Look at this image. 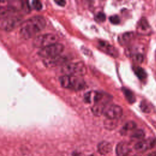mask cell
Returning <instances> with one entry per match:
<instances>
[{
    "label": "cell",
    "mask_w": 156,
    "mask_h": 156,
    "mask_svg": "<svg viewBox=\"0 0 156 156\" xmlns=\"http://www.w3.org/2000/svg\"><path fill=\"white\" fill-rule=\"evenodd\" d=\"M46 24V20L43 16L38 15L32 16L21 24L20 28V35L24 39L32 38L43 30Z\"/></svg>",
    "instance_id": "obj_1"
},
{
    "label": "cell",
    "mask_w": 156,
    "mask_h": 156,
    "mask_svg": "<svg viewBox=\"0 0 156 156\" xmlns=\"http://www.w3.org/2000/svg\"><path fill=\"white\" fill-rule=\"evenodd\" d=\"M59 82L63 88L76 91L82 90L85 86L84 80L79 76L63 75L60 77Z\"/></svg>",
    "instance_id": "obj_2"
},
{
    "label": "cell",
    "mask_w": 156,
    "mask_h": 156,
    "mask_svg": "<svg viewBox=\"0 0 156 156\" xmlns=\"http://www.w3.org/2000/svg\"><path fill=\"white\" fill-rule=\"evenodd\" d=\"M61 72L64 75L80 77L86 74L87 68L82 62L68 63L62 66Z\"/></svg>",
    "instance_id": "obj_3"
},
{
    "label": "cell",
    "mask_w": 156,
    "mask_h": 156,
    "mask_svg": "<svg viewBox=\"0 0 156 156\" xmlns=\"http://www.w3.org/2000/svg\"><path fill=\"white\" fill-rule=\"evenodd\" d=\"M64 46L62 44L56 43L40 49L38 54L44 58L48 59L58 56L62 52Z\"/></svg>",
    "instance_id": "obj_4"
},
{
    "label": "cell",
    "mask_w": 156,
    "mask_h": 156,
    "mask_svg": "<svg viewBox=\"0 0 156 156\" xmlns=\"http://www.w3.org/2000/svg\"><path fill=\"white\" fill-rule=\"evenodd\" d=\"M58 37L53 34H44L36 36L32 41L34 47L41 49L57 43Z\"/></svg>",
    "instance_id": "obj_5"
},
{
    "label": "cell",
    "mask_w": 156,
    "mask_h": 156,
    "mask_svg": "<svg viewBox=\"0 0 156 156\" xmlns=\"http://www.w3.org/2000/svg\"><path fill=\"white\" fill-rule=\"evenodd\" d=\"M111 97H108L107 94L98 91H88L84 95V101L86 103H104L107 104L108 99Z\"/></svg>",
    "instance_id": "obj_6"
},
{
    "label": "cell",
    "mask_w": 156,
    "mask_h": 156,
    "mask_svg": "<svg viewBox=\"0 0 156 156\" xmlns=\"http://www.w3.org/2000/svg\"><path fill=\"white\" fill-rule=\"evenodd\" d=\"M22 18L18 15H10L1 20V27L4 30L9 31L20 25Z\"/></svg>",
    "instance_id": "obj_7"
},
{
    "label": "cell",
    "mask_w": 156,
    "mask_h": 156,
    "mask_svg": "<svg viewBox=\"0 0 156 156\" xmlns=\"http://www.w3.org/2000/svg\"><path fill=\"white\" fill-rule=\"evenodd\" d=\"M104 115L107 119L118 120L122 115V109L118 105L112 104L106 107Z\"/></svg>",
    "instance_id": "obj_8"
},
{
    "label": "cell",
    "mask_w": 156,
    "mask_h": 156,
    "mask_svg": "<svg viewBox=\"0 0 156 156\" xmlns=\"http://www.w3.org/2000/svg\"><path fill=\"white\" fill-rule=\"evenodd\" d=\"M155 144V141L152 138L142 140L135 144L134 149L138 152L142 153L152 148Z\"/></svg>",
    "instance_id": "obj_9"
},
{
    "label": "cell",
    "mask_w": 156,
    "mask_h": 156,
    "mask_svg": "<svg viewBox=\"0 0 156 156\" xmlns=\"http://www.w3.org/2000/svg\"><path fill=\"white\" fill-rule=\"evenodd\" d=\"M98 47L103 52L111 55L113 57H116L118 55V52L116 49L109 43L104 40L98 41Z\"/></svg>",
    "instance_id": "obj_10"
},
{
    "label": "cell",
    "mask_w": 156,
    "mask_h": 156,
    "mask_svg": "<svg viewBox=\"0 0 156 156\" xmlns=\"http://www.w3.org/2000/svg\"><path fill=\"white\" fill-rule=\"evenodd\" d=\"M130 152L131 147L127 142H120L116 146V154L118 156H128Z\"/></svg>",
    "instance_id": "obj_11"
},
{
    "label": "cell",
    "mask_w": 156,
    "mask_h": 156,
    "mask_svg": "<svg viewBox=\"0 0 156 156\" xmlns=\"http://www.w3.org/2000/svg\"><path fill=\"white\" fill-rule=\"evenodd\" d=\"M137 31L138 32L142 34H149V30H151L150 26L145 18H141L138 21L137 24Z\"/></svg>",
    "instance_id": "obj_12"
},
{
    "label": "cell",
    "mask_w": 156,
    "mask_h": 156,
    "mask_svg": "<svg viewBox=\"0 0 156 156\" xmlns=\"http://www.w3.org/2000/svg\"><path fill=\"white\" fill-rule=\"evenodd\" d=\"M134 38V34L132 32H127L121 34L118 36V42L121 45L129 44Z\"/></svg>",
    "instance_id": "obj_13"
},
{
    "label": "cell",
    "mask_w": 156,
    "mask_h": 156,
    "mask_svg": "<svg viewBox=\"0 0 156 156\" xmlns=\"http://www.w3.org/2000/svg\"><path fill=\"white\" fill-rule=\"evenodd\" d=\"M112 149V144L107 141H103L98 145V151L101 155H106L110 152Z\"/></svg>",
    "instance_id": "obj_14"
},
{
    "label": "cell",
    "mask_w": 156,
    "mask_h": 156,
    "mask_svg": "<svg viewBox=\"0 0 156 156\" xmlns=\"http://www.w3.org/2000/svg\"><path fill=\"white\" fill-rule=\"evenodd\" d=\"M67 59L66 58L62 57V56H57L55 57H53L51 58H48L46 59L45 63L48 66H56L58 65L59 64H63L65 63L66 62Z\"/></svg>",
    "instance_id": "obj_15"
},
{
    "label": "cell",
    "mask_w": 156,
    "mask_h": 156,
    "mask_svg": "<svg viewBox=\"0 0 156 156\" xmlns=\"http://www.w3.org/2000/svg\"><path fill=\"white\" fill-rule=\"evenodd\" d=\"M106 104L104 103H97L93 105L91 108L93 113L96 116H100L104 114V112L106 108Z\"/></svg>",
    "instance_id": "obj_16"
},
{
    "label": "cell",
    "mask_w": 156,
    "mask_h": 156,
    "mask_svg": "<svg viewBox=\"0 0 156 156\" xmlns=\"http://www.w3.org/2000/svg\"><path fill=\"white\" fill-rule=\"evenodd\" d=\"M136 124L134 121H130L125 123V124L122 126L121 130V133L122 135H126L128 132L130 131L135 130L136 129Z\"/></svg>",
    "instance_id": "obj_17"
},
{
    "label": "cell",
    "mask_w": 156,
    "mask_h": 156,
    "mask_svg": "<svg viewBox=\"0 0 156 156\" xmlns=\"http://www.w3.org/2000/svg\"><path fill=\"white\" fill-rule=\"evenodd\" d=\"M122 91L124 93V94L125 95V97L126 98V99L130 102V103H133L135 102V96L133 94V93L129 89L126 88H123L122 89Z\"/></svg>",
    "instance_id": "obj_18"
},
{
    "label": "cell",
    "mask_w": 156,
    "mask_h": 156,
    "mask_svg": "<svg viewBox=\"0 0 156 156\" xmlns=\"http://www.w3.org/2000/svg\"><path fill=\"white\" fill-rule=\"evenodd\" d=\"M134 72L135 73V74L137 76V77L140 79H144L146 77V73L145 72V71L141 67L139 66H136L135 67L134 69Z\"/></svg>",
    "instance_id": "obj_19"
},
{
    "label": "cell",
    "mask_w": 156,
    "mask_h": 156,
    "mask_svg": "<svg viewBox=\"0 0 156 156\" xmlns=\"http://www.w3.org/2000/svg\"><path fill=\"white\" fill-rule=\"evenodd\" d=\"M145 134H144V132L141 130V129H137V130H135L132 135L131 137L132 138L136 139V140H141L144 138Z\"/></svg>",
    "instance_id": "obj_20"
},
{
    "label": "cell",
    "mask_w": 156,
    "mask_h": 156,
    "mask_svg": "<svg viewBox=\"0 0 156 156\" xmlns=\"http://www.w3.org/2000/svg\"><path fill=\"white\" fill-rule=\"evenodd\" d=\"M117 119H107L104 121V126L106 129H113L116 126V121Z\"/></svg>",
    "instance_id": "obj_21"
},
{
    "label": "cell",
    "mask_w": 156,
    "mask_h": 156,
    "mask_svg": "<svg viewBox=\"0 0 156 156\" xmlns=\"http://www.w3.org/2000/svg\"><path fill=\"white\" fill-rule=\"evenodd\" d=\"M140 108L144 113H149L151 111V107L149 104L145 101H143L141 102Z\"/></svg>",
    "instance_id": "obj_22"
},
{
    "label": "cell",
    "mask_w": 156,
    "mask_h": 156,
    "mask_svg": "<svg viewBox=\"0 0 156 156\" xmlns=\"http://www.w3.org/2000/svg\"><path fill=\"white\" fill-rule=\"evenodd\" d=\"M94 18H95V20L98 22H103L106 19L105 15L103 12H99L98 13H96Z\"/></svg>",
    "instance_id": "obj_23"
},
{
    "label": "cell",
    "mask_w": 156,
    "mask_h": 156,
    "mask_svg": "<svg viewBox=\"0 0 156 156\" xmlns=\"http://www.w3.org/2000/svg\"><path fill=\"white\" fill-rule=\"evenodd\" d=\"M109 21L113 24H118L120 23V18L117 15H114L109 17Z\"/></svg>",
    "instance_id": "obj_24"
},
{
    "label": "cell",
    "mask_w": 156,
    "mask_h": 156,
    "mask_svg": "<svg viewBox=\"0 0 156 156\" xmlns=\"http://www.w3.org/2000/svg\"><path fill=\"white\" fill-rule=\"evenodd\" d=\"M32 6L34 9L37 10H40L42 8V4L40 1L35 0L32 2Z\"/></svg>",
    "instance_id": "obj_25"
},
{
    "label": "cell",
    "mask_w": 156,
    "mask_h": 156,
    "mask_svg": "<svg viewBox=\"0 0 156 156\" xmlns=\"http://www.w3.org/2000/svg\"><path fill=\"white\" fill-rule=\"evenodd\" d=\"M21 7L23 10L26 12H30V7L28 4V2H23L21 4Z\"/></svg>",
    "instance_id": "obj_26"
},
{
    "label": "cell",
    "mask_w": 156,
    "mask_h": 156,
    "mask_svg": "<svg viewBox=\"0 0 156 156\" xmlns=\"http://www.w3.org/2000/svg\"><path fill=\"white\" fill-rule=\"evenodd\" d=\"M133 59L138 62H142L143 60V57L140 54H135L133 55Z\"/></svg>",
    "instance_id": "obj_27"
},
{
    "label": "cell",
    "mask_w": 156,
    "mask_h": 156,
    "mask_svg": "<svg viewBox=\"0 0 156 156\" xmlns=\"http://www.w3.org/2000/svg\"><path fill=\"white\" fill-rule=\"evenodd\" d=\"M55 2L58 4V5L60 6H64L66 4V1H62V0H59V1H55Z\"/></svg>",
    "instance_id": "obj_28"
},
{
    "label": "cell",
    "mask_w": 156,
    "mask_h": 156,
    "mask_svg": "<svg viewBox=\"0 0 156 156\" xmlns=\"http://www.w3.org/2000/svg\"><path fill=\"white\" fill-rule=\"evenodd\" d=\"M146 156H156V151L153 152H151V153L149 154L148 155H146Z\"/></svg>",
    "instance_id": "obj_29"
},
{
    "label": "cell",
    "mask_w": 156,
    "mask_h": 156,
    "mask_svg": "<svg viewBox=\"0 0 156 156\" xmlns=\"http://www.w3.org/2000/svg\"><path fill=\"white\" fill-rule=\"evenodd\" d=\"M73 155L74 156H82L81 154H79V153H74Z\"/></svg>",
    "instance_id": "obj_30"
},
{
    "label": "cell",
    "mask_w": 156,
    "mask_h": 156,
    "mask_svg": "<svg viewBox=\"0 0 156 156\" xmlns=\"http://www.w3.org/2000/svg\"><path fill=\"white\" fill-rule=\"evenodd\" d=\"M134 156H144L143 155H140V154H136V155H135ZM146 156V155H145Z\"/></svg>",
    "instance_id": "obj_31"
},
{
    "label": "cell",
    "mask_w": 156,
    "mask_h": 156,
    "mask_svg": "<svg viewBox=\"0 0 156 156\" xmlns=\"http://www.w3.org/2000/svg\"><path fill=\"white\" fill-rule=\"evenodd\" d=\"M90 156H94V155H90Z\"/></svg>",
    "instance_id": "obj_32"
}]
</instances>
